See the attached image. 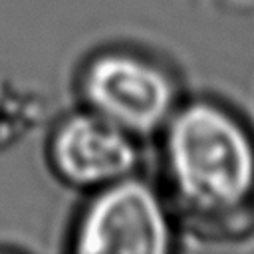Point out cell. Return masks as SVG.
Here are the masks:
<instances>
[{"label":"cell","mask_w":254,"mask_h":254,"mask_svg":"<svg viewBox=\"0 0 254 254\" xmlns=\"http://www.w3.org/2000/svg\"><path fill=\"white\" fill-rule=\"evenodd\" d=\"M135 139L81 105L56 121L48 135L46 159L58 181L89 194L133 175L139 163Z\"/></svg>","instance_id":"277c9868"},{"label":"cell","mask_w":254,"mask_h":254,"mask_svg":"<svg viewBox=\"0 0 254 254\" xmlns=\"http://www.w3.org/2000/svg\"><path fill=\"white\" fill-rule=\"evenodd\" d=\"M42 105L36 95L0 79V143L16 141L38 123Z\"/></svg>","instance_id":"5b68a950"},{"label":"cell","mask_w":254,"mask_h":254,"mask_svg":"<svg viewBox=\"0 0 254 254\" xmlns=\"http://www.w3.org/2000/svg\"><path fill=\"white\" fill-rule=\"evenodd\" d=\"M165 165L181 202L200 216H232L254 192V141L214 103L175 109L165 125Z\"/></svg>","instance_id":"6da1fadb"},{"label":"cell","mask_w":254,"mask_h":254,"mask_svg":"<svg viewBox=\"0 0 254 254\" xmlns=\"http://www.w3.org/2000/svg\"><path fill=\"white\" fill-rule=\"evenodd\" d=\"M171 238L161 196L129 175L89 192L71 230V248L83 254H163Z\"/></svg>","instance_id":"3957f363"},{"label":"cell","mask_w":254,"mask_h":254,"mask_svg":"<svg viewBox=\"0 0 254 254\" xmlns=\"http://www.w3.org/2000/svg\"><path fill=\"white\" fill-rule=\"evenodd\" d=\"M83 107L131 133L151 135L175 113V85L167 71L131 50L107 48L81 65L75 81Z\"/></svg>","instance_id":"7a4b0ae2"}]
</instances>
